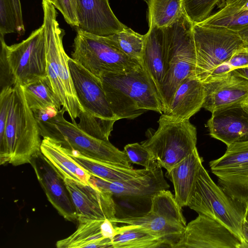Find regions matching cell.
Listing matches in <instances>:
<instances>
[{"label":"cell","mask_w":248,"mask_h":248,"mask_svg":"<svg viewBox=\"0 0 248 248\" xmlns=\"http://www.w3.org/2000/svg\"><path fill=\"white\" fill-rule=\"evenodd\" d=\"M40 131L23 87L13 86L4 135L0 139V164L30 163L41 152Z\"/></svg>","instance_id":"cell-1"},{"label":"cell","mask_w":248,"mask_h":248,"mask_svg":"<svg viewBox=\"0 0 248 248\" xmlns=\"http://www.w3.org/2000/svg\"><path fill=\"white\" fill-rule=\"evenodd\" d=\"M100 79L118 120L134 119L149 110L163 113L155 86L141 65L126 73L105 74Z\"/></svg>","instance_id":"cell-2"},{"label":"cell","mask_w":248,"mask_h":248,"mask_svg":"<svg viewBox=\"0 0 248 248\" xmlns=\"http://www.w3.org/2000/svg\"><path fill=\"white\" fill-rule=\"evenodd\" d=\"M193 25L184 11L177 20L163 28L165 74L159 93L163 113L168 108L176 90L184 80L187 78H195Z\"/></svg>","instance_id":"cell-3"},{"label":"cell","mask_w":248,"mask_h":248,"mask_svg":"<svg viewBox=\"0 0 248 248\" xmlns=\"http://www.w3.org/2000/svg\"><path fill=\"white\" fill-rule=\"evenodd\" d=\"M68 65L81 107L77 125L96 138L108 141L113 125L118 120L110 107L100 78L71 58Z\"/></svg>","instance_id":"cell-4"},{"label":"cell","mask_w":248,"mask_h":248,"mask_svg":"<svg viewBox=\"0 0 248 248\" xmlns=\"http://www.w3.org/2000/svg\"><path fill=\"white\" fill-rule=\"evenodd\" d=\"M44 12L47 64V76L53 89L59 97L62 106L69 115L72 122L81 110L77 98L69 70L70 58L64 51L62 38L64 31L57 20V13L54 5L46 0H42Z\"/></svg>","instance_id":"cell-5"},{"label":"cell","mask_w":248,"mask_h":248,"mask_svg":"<svg viewBox=\"0 0 248 248\" xmlns=\"http://www.w3.org/2000/svg\"><path fill=\"white\" fill-rule=\"evenodd\" d=\"M0 87L24 86L47 76L43 24L22 42L8 46L0 36Z\"/></svg>","instance_id":"cell-6"},{"label":"cell","mask_w":248,"mask_h":248,"mask_svg":"<svg viewBox=\"0 0 248 248\" xmlns=\"http://www.w3.org/2000/svg\"><path fill=\"white\" fill-rule=\"evenodd\" d=\"M187 206L226 226L248 248L242 232L246 207L237 202L212 179L202 165Z\"/></svg>","instance_id":"cell-7"},{"label":"cell","mask_w":248,"mask_h":248,"mask_svg":"<svg viewBox=\"0 0 248 248\" xmlns=\"http://www.w3.org/2000/svg\"><path fill=\"white\" fill-rule=\"evenodd\" d=\"M62 107L57 114L46 121L37 122L41 137H48L63 147L77 151L91 157L108 162L132 167L127 155L109 141L96 138L64 117Z\"/></svg>","instance_id":"cell-8"},{"label":"cell","mask_w":248,"mask_h":248,"mask_svg":"<svg viewBox=\"0 0 248 248\" xmlns=\"http://www.w3.org/2000/svg\"><path fill=\"white\" fill-rule=\"evenodd\" d=\"M158 127L141 142L158 166L169 171L196 148L197 130L189 120H175L162 114Z\"/></svg>","instance_id":"cell-9"},{"label":"cell","mask_w":248,"mask_h":248,"mask_svg":"<svg viewBox=\"0 0 248 248\" xmlns=\"http://www.w3.org/2000/svg\"><path fill=\"white\" fill-rule=\"evenodd\" d=\"M71 58L100 78L108 73H124L139 66L131 59L107 42L103 36L87 32L77 27Z\"/></svg>","instance_id":"cell-10"},{"label":"cell","mask_w":248,"mask_h":248,"mask_svg":"<svg viewBox=\"0 0 248 248\" xmlns=\"http://www.w3.org/2000/svg\"><path fill=\"white\" fill-rule=\"evenodd\" d=\"M195 78L206 80L219 64L228 61L243 42L238 32L228 28L194 24Z\"/></svg>","instance_id":"cell-11"},{"label":"cell","mask_w":248,"mask_h":248,"mask_svg":"<svg viewBox=\"0 0 248 248\" xmlns=\"http://www.w3.org/2000/svg\"><path fill=\"white\" fill-rule=\"evenodd\" d=\"M218 185L234 200L246 207L248 201V140L227 146L220 157L210 161Z\"/></svg>","instance_id":"cell-12"},{"label":"cell","mask_w":248,"mask_h":248,"mask_svg":"<svg viewBox=\"0 0 248 248\" xmlns=\"http://www.w3.org/2000/svg\"><path fill=\"white\" fill-rule=\"evenodd\" d=\"M175 248H243V246L226 226L199 214L186 225Z\"/></svg>","instance_id":"cell-13"},{"label":"cell","mask_w":248,"mask_h":248,"mask_svg":"<svg viewBox=\"0 0 248 248\" xmlns=\"http://www.w3.org/2000/svg\"><path fill=\"white\" fill-rule=\"evenodd\" d=\"M75 206L78 218L111 219L115 217L116 204L113 195L89 183L66 177L62 178Z\"/></svg>","instance_id":"cell-14"},{"label":"cell","mask_w":248,"mask_h":248,"mask_svg":"<svg viewBox=\"0 0 248 248\" xmlns=\"http://www.w3.org/2000/svg\"><path fill=\"white\" fill-rule=\"evenodd\" d=\"M205 99L202 108L213 113L239 104H248V80L232 71L203 82Z\"/></svg>","instance_id":"cell-15"},{"label":"cell","mask_w":248,"mask_h":248,"mask_svg":"<svg viewBox=\"0 0 248 248\" xmlns=\"http://www.w3.org/2000/svg\"><path fill=\"white\" fill-rule=\"evenodd\" d=\"M48 201L66 220H77L75 206L63 181L41 153L30 162Z\"/></svg>","instance_id":"cell-16"},{"label":"cell","mask_w":248,"mask_h":248,"mask_svg":"<svg viewBox=\"0 0 248 248\" xmlns=\"http://www.w3.org/2000/svg\"><path fill=\"white\" fill-rule=\"evenodd\" d=\"M89 183L118 197L150 199L159 191L170 187L162 168L159 166L142 176L124 181L110 182L91 175Z\"/></svg>","instance_id":"cell-17"},{"label":"cell","mask_w":248,"mask_h":248,"mask_svg":"<svg viewBox=\"0 0 248 248\" xmlns=\"http://www.w3.org/2000/svg\"><path fill=\"white\" fill-rule=\"evenodd\" d=\"M77 27L99 36H107L124 30L127 26L112 12L108 0H75Z\"/></svg>","instance_id":"cell-18"},{"label":"cell","mask_w":248,"mask_h":248,"mask_svg":"<svg viewBox=\"0 0 248 248\" xmlns=\"http://www.w3.org/2000/svg\"><path fill=\"white\" fill-rule=\"evenodd\" d=\"M248 104L234 105L212 113L206 124L211 137L227 146L248 140Z\"/></svg>","instance_id":"cell-19"},{"label":"cell","mask_w":248,"mask_h":248,"mask_svg":"<svg viewBox=\"0 0 248 248\" xmlns=\"http://www.w3.org/2000/svg\"><path fill=\"white\" fill-rule=\"evenodd\" d=\"M204 99L203 83L197 78H187L178 87L162 114L175 120H189L202 108Z\"/></svg>","instance_id":"cell-20"},{"label":"cell","mask_w":248,"mask_h":248,"mask_svg":"<svg viewBox=\"0 0 248 248\" xmlns=\"http://www.w3.org/2000/svg\"><path fill=\"white\" fill-rule=\"evenodd\" d=\"M22 87L27 103L37 121H46L61 109V101L47 76L38 78Z\"/></svg>","instance_id":"cell-21"},{"label":"cell","mask_w":248,"mask_h":248,"mask_svg":"<svg viewBox=\"0 0 248 248\" xmlns=\"http://www.w3.org/2000/svg\"><path fill=\"white\" fill-rule=\"evenodd\" d=\"M140 65L153 81L158 94L165 74V46L163 28L149 25L144 34Z\"/></svg>","instance_id":"cell-22"},{"label":"cell","mask_w":248,"mask_h":248,"mask_svg":"<svg viewBox=\"0 0 248 248\" xmlns=\"http://www.w3.org/2000/svg\"><path fill=\"white\" fill-rule=\"evenodd\" d=\"M202 162L196 148L166 172L173 185L175 199L181 208L187 206Z\"/></svg>","instance_id":"cell-23"},{"label":"cell","mask_w":248,"mask_h":248,"mask_svg":"<svg viewBox=\"0 0 248 248\" xmlns=\"http://www.w3.org/2000/svg\"><path fill=\"white\" fill-rule=\"evenodd\" d=\"M68 154L91 175L110 182H121L142 176L152 169H135L99 160L65 148Z\"/></svg>","instance_id":"cell-24"},{"label":"cell","mask_w":248,"mask_h":248,"mask_svg":"<svg viewBox=\"0 0 248 248\" xmlns=\"http://www.w3.org/2000/svg\"><path fill=\"white\" fill-rule=\"evenodd\" d=\"M41 152L62 178H69L85 185L89 183L91 175L59 143L50 138H43Z\"/></svg>","instance_id":"cell-25"},{"label":"cell","mask_w":248,"mask_h":248,"mask_svg":"<svg viewBox=\"0 0 248 248\" xmlns=\"http://www.w3.org/2000/svg\"><path fill=\"white\" fill-rule=\"evenodd\" d=\"M112 222L141 226L159 237L165 247L175 248L183 234L185 227L172 223L149 211L137 216L115 217Z\"/></svg>","instance_id":"cell-26"},{"label":"cell","mask_w":248,"mask_h":248,"mask_svg":"<svg viewBox=\"0 0 248 248\" xmlns=\"http://www.w3.org/2000/svg\"><path fill=\"white\" fill-rule=\"evenodd\" d=\"M104 220L78 218L77 230L70 236L58 241V248H111V240L104 237L101 229Z\"/></svg>","instance_id":"cell-27"},{"label":"cell","mask_w":248,"mask_h":248,"mask_svg":"<svg viewBox=\"0 0 248 248\" xmlns=\"http://www.w3.org/2000/svg\"><path fill=\"white\" fill-rule=\"evenodd\" d=\"M112 248H156L165 247L161 239L144 227L127 224L116 227Z\"/></svg>","instance_id":"cell-28"},{"label":"cell","mask_w":248,"mask_h":248,"mask_svg":"<svg viewBox=\"0 0 248 248\" xmlns=\"http://www.w3.org/2000/svg\"><path fill=\"white\" fill-rule=\"evenodd\" d=\"M149 25L164 28L177 20L184 12L183 0H147Z\"/></svg>","instance_id":"cell-29"},{"label":"cell","mask_w":248,"mask_h":248,"mask_svg":"<svg viewBox=\"0 0 248 248\" xmlns=\"http://www.w3.org/2000/svg\"><path fill=\"white\" fill-rule=\"evenodd\" d=\"M150 200V211L172 223L186 226V222L182 214V208L170 191L167 189L161 190Z\"/></svg>","instance_id":"cell-30"},{"label":"cell","mask_w":248,"mask_h":248,"mask_svg":"<svg viewBox=\"0 0 248 248\" xmlns=\"http://www.w3.org/2000/svg\"><path fill=\"white\" fill-rule=\"evenodd\" d=\"M103 37L107 42L124 54L140 62L144 35L139 34L127 27L122 31Z\"/></svg>","instance_id":"cell-31"},{"label":"cell","mask_w":248,"mask_h":248,"mask_svg":"<svg viewBox=\"0 0 248 248\" xmlns=\"http://www.w3.org/2000/svg\"><path fill=\"white\" fill-rule=\"evenodd\" d=\"M199 24L225 27L238 32L248 24V11L221 7Z\"/></svg>","instance_id":"cell-32"},{"label":"cell","mask_w":248,"mask_h":248,"mask_svg":"<svg viewBox=\"0 0 248 248\" xmlns=\"http://www.w3.org/2000/svg\"><path fill=\"white\" fill-rule=\"evenodd\" d=\"M222 0H183L184 11L194 23L199 24L208 17Z\"/></svg>","instance_id":"cell-33"},{"label":"cell","mask_w":248,"mask_h":248,"mask_svg":"<svg viewBox=\"0 0 248 248\" xmlns=\"http://www.w3.org/2000/svg\"><path fill=\"white\" fill-rule=\"evenodd\" d=\"M124 151L132 163L141 165L147 169L158 166L152 153L141 144H128L124 146Z\"/></svg>","instance_id":"cell-34"},{"label":"cell","mask_w":248,"mask_h":248,"mask_svg":"<svg viewBox=\"0 0 248 248\" xmlns=\"http://www.w3.org/2000/svg\"><path fill=\"white\" fill-rule=\"evenodd\" d=\"M17 33L16 14L13 0H0V35Z\"/></svg>","instance_id":"cell-35"},{"label":"cell","mask_w":248,"mask_h":248,"mask_svg":"<svg viewBox=\"0 0 248 248\" xmlns=\"http://www.w3.org/2000/svg\"><path fill=\"white\" fill-rule=\"evenodd\" d=\"M54 6L62 13L68 24L78 26L75 0H56Z\"/></svg>","instance_id":"cell-36"},{"label":"cell","mask_w":248,"mask_h":248,"mask_svg":"<svg viewBox=\"0 0 248 248\" xmlns=\"http://www.w3.org/2000/svg\"><path fill=\"white\" fill-rule=\"evenodd\" d=\"M228 62L232 70L248 67V44L243 43L235 51Z\"/></svg>","instance_id":"cell-37"},{"label":"cell","mask_w":248,"mask_h":248,"mask_svg":"<svg viewBox=\"0 0 248 248\" xmlns=\"http://www.w3.org/2000/svg\"><path fill=\"white\" fill-rule=\"evenodd\" d=\"M225 7L232 9L248 11V0H222L217 7Z\"/></svg>","instance_id":"cell-38"},{"label":"cell","mask_w":248,"mask_h":248,"mask_svg":"<svg viewBox=\"0 0 248 248\" xmlns=\"http://www.w3.org/2000/svg\"><path fill=\"white\" fill-rule=\"evenodd\" d=\"M13 2L16 16L17 33L23 35L25 33V30L22 17L20 0H13Z\"/></svg>","instance_id":"cell-39"},{"label":"cell","mask_w":248,"mask_h":248,"mask_svg":"<svg viewBox=\"0 0 248 248\" xmlns=\"http://www.w3.org/2000/svg\"><path fill=\"white\" fill-rule=\"evenodd\" d=\"M232 70V66L227 61L218 65L213 71L209 78L222 76Z\"/></svg>","instance_id":"cell-40"},{"label":"cell","mask_w":248,"mask_h":248,"mask_svg":"<svg viewBox=\"0 0 248 248\" xmlns=\"http://www.w3.org/2000/svg\"><path fill=\"white\" fill-rule=\"evenodd\" d=\"M236 75L248 80V67H241L234 69L232 70Z\"/></svg>","instance_id":"cell-41"},{"label":"cell","mask_w":248,"mask_h":248,"mask_svg":"<svg viewBox=\"0 0 248 248\" xmlns=\"http://www.w3.org/2000/svg\"><path fill=\"white\" fill-rule=\"evenodd\" d=\"M238 33L243 43L248 44V24L240 30Z\"/></svg>","instance_id":"cell-42"},{"label":"cell","mask_w":248,"mask_h":248,"mask_svg":"<svg viewBox=\"0 0 248 248\" xmlns=\"http://www.w3.org/2000/svg\"><path fill=\"white\" fill-rule=\"evenodd\" d=\"M242 232L244 237L248 244V222L245 219L242 225Z\"/></svg>","instance_id":"cell-43"},{"label":"cell","mask_w":248,"mask_h":248,"mask_svg":"<svg viewBox=\"0 0 248 248\" xmlns=\"http://www.w3.org/2000/svg\"><path fill=\"white\" fill-rule=\"evenodd\" d=\"M245 220L248 222V201L246 204V209L245 213Z\"/></svg>","instance_id":"cell-44"},{"label":"cell","mask_w":248,"mask_h":248,"mask_svg":"<svg viewBox=\"0 0 248 248\" xmlns=\"http://www.w3.org/2000/svg\"><path fill=\"white\" fill-rule=\"evenodd\" d=\"M48 1H49L50 2H51V3H52L54 6V5L55 4V2H56V0H46Z\"/></svg>","instance_id":"cell-45"},{"label":"cell","mask_w":248,"mask_h":248,"mask_svg":"<svg viewBox=\"0 0 248 248\" xmlns=\"http://www.w3.org/2000/svg\"></svg>","instance_id":"cell-46"},{"label":"cell","mask_w":248,"mask_h":248,"mask_svg":"<svg viewBox=\"0 0 248 248\" xmlns=\"http://www.w3.org/2000/svg\"></svg>","instance_id":"cell-47"}]
</instances>
